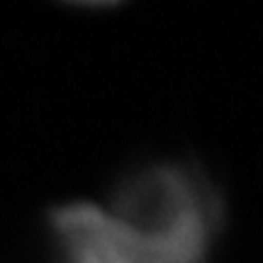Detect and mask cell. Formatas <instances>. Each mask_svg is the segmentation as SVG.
<instances>
[{"instance_id": "6da1fadb", "label": "cell", "mask_w": 263, "mask_h": 263, "mask_svg": "<svg viewBox=\"0 0 263 263\" xmlns=\"http://www.w3.org/2000/svg\"><path fill=\"white\" fill-rule=\"evenodd\" d=\"M61 263H207L222 202L188 166H154L132 178L112 205L68 202L51 212Z\"/></svg>"}]
</instances>
